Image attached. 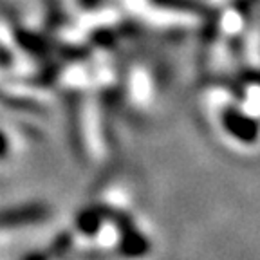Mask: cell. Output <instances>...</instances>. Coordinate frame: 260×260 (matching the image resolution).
<instances>
[{
	"label": "cell",
	"instance_id": "1",
	"mask_svg": "<svg viewBox=\"0 0 260 260\" xmlns=\"http://www.w3.org/2000/svg\"><path fill=\"white\" fill-rule=\"evenodd\" d=\"M44 210L38 206H29V208H18L13 210L11 213H6V222L11 220L13 224H22V222H32V220L42 219Z\"/></svg>",
	"mask_w": 260,
	"mask_h": 260
}]
</instances>
